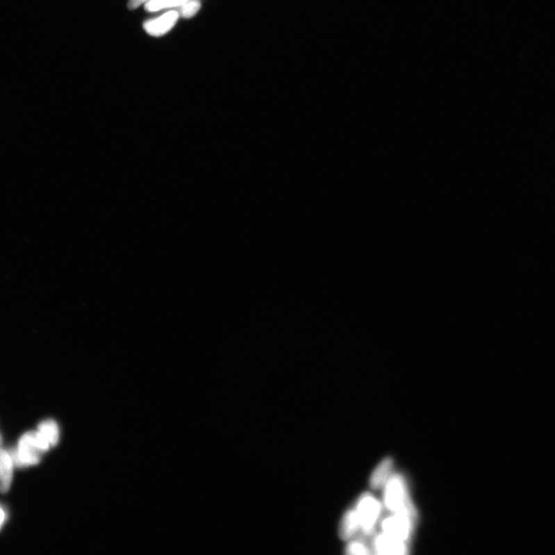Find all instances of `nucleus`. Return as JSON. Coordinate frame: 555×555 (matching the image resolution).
<instances>
[{
    "instance_id": "f257e3e1",
    "label": "nucleus",
    "mask_w": 555,
    "mask_h": 555,
    "mask_svg": "<svg viewBox=\"0 0 555 555\" xmlns=\"http://www.w3.org/2000/svg\"><path fill=\"white\" fill-rule=\"evenodd\" d=\"M51 447L50 442L40 431L26 432L19 438L15 451L12 452L14 463L21 468L38 465L41 454L47 452Z\"/></svg>"
},
{
    "instance_id": "f03ea898",
    "label": "nucleus",
    "mask_w": 555,
    "mask_h": 555,
    "mask_svg": "<svg viewBox=\"0 0 555 555\" xmlns=\"http://www.w3.org/2000/svg\"><path fill=\"white\" fill-rule=\"evenodd\" d=\"M384 487L385 505L392 514L403 515L417 519V513L411 502L403 476L392 475Z\"/></svg>"
},
{
    "instance_id": "7ed1b4c3",
    "label": "nucleus",
    "mask_w": 555,
    "mask_h": 555,
    "mask_svg": "<svg viewBox=\"0 0 555 555\" xmlns=\"http://www.w3.org/2000/svg\"><path fill=\"white\" fill-rule=\"evenodd\" d=\"M359 518L361 530L365 536L374 532L381 511V504L370 494H364L358 500L355 508Z\"/></svg>"
},
{
    "instance_id": "20e7f679",
    "label": "nucleus",
    "mask_w": 555,
    "mask_h": 555,
    "mask_svg": "<svg viewBox=\"0 0 555 555\" xmlns=\"http://www.w3.org/2000/svg\"><path fill=\"white\" fill-rule=\"evenodd\" d=\"M415 522L416 519L409 516L392 514L383 519L382 529L386 535L406 542L411 537Z\"/></svg>"
},
{
    "instance_id": "39448f33",
    "label": "nucleus",
    "mask_w": 555,
    "mask_h": 555,
    "mask_svg": "<svg viewBox=\"0 0 555 555\" xmlns=\"http://www.w3.org/2000/svg\"><path fill=\"white\" fill-rule=\"evenodd\" d=\"M179 16L178 11L167 12L156 19L146 21L144 24V29L151 36H163L176 24Z\"/></svg>"
},
{
    "instance_id": "423d86ee",
    "label": "nucleus",
    "mask_w": 555,
    "mask_h": 555,
    "mask_svg": "<svg viewBox=\"0 0 555 555\" xmlns=\"http://www.w3.org/2000/svg\"><path fill=\"white\" fill-rule=\"evenodd\" d=\"M374 550L379 554H404L408 547L403 540L383 533L375 538Z\"/></svg>"
},
{
    "instance_id": "0eeeda50",
    "label": "nucleus",
    "mask_w": 555,
    "mask_h": 555,
    "mask_svg": "<svg viewBox=\"0 0 555 555\" xmlns=\"http://www.w3.org/2000/svg\"><path fill=\"white\" fill-rule=\"evenodd\" d=\"M14 465L12 454L0 448V492L2 494L8 492L11 488Z\"/></svg>"
},
{
    "instance_id": "6e6552de",
    "label": "nucleus",
    "mask_w": 555,
    "mask_h": 555,
    "mask_svg": "<svg viewBox=\"0 0 555 555\" xmlns=\"http://www.w3.org/2000/svg\"><path fill=\"white\" fill-rule=\"evenodd\" d=\"M393 461L386 458L374 470L370 477V486L372 489H379L386 486L392 476Z\"/></svg>"
},
{
    "instance_id": "1a4fd4ad",
    "label": "nucleus",
    "mask_w": 555,
    "mask_h": 555,
    "mask_svg": "<svg viewBox=\"0 0 555 555\" xmlns=\"http://www.w3.org/2000/svg\"><path fill=\"white\" fill-rule=\"evenodd\" d=\"M361 529L359 518L355 509H349L344 515L340 525V536L343 540L352 538Z\"/></svg>"
},
{
    "instance_id": "9d476101",
    "label": "nucleus",
    "mask_w": 555,
    "mask_h": 555,
    "mask_svg": "<svg viewBox=\"0 0 555 555\" xmlns=\"http://www.w3.org/2000/svg\"><path fill=\"white\" fill-rule=\"evenodd\" d=\"M38 431L44 436V438L50 442L51 447L58 444L60 431L58 424L53 420L42 421L38 425Z\"/></svg>"
},
{
    "instance_id": "9b49d317",
    "label": "nucleus",
    "mask_w": 555,
    "mask_h": 555,
    "mask_svg": "<svg viewBox=\"0 0 555 555\" xmlns=\"http://www.w3.org/2000/svg\"><path fill=\"white\" fill-rule=\"evenodd\" d=\"M188 1L189 0H149L145 3V10L151 13L157 12L172 7L181 6Z\"/></svg>"
},
{
    "instance_id": "f8f14e48",
    "label": "nucleus",
    "mask_w": 555,
    "mask_h": 555,
    "mask_svg": "<svg viewBox=\"0 0 555 555\" xmlns=\"http://www.w3.org/2000/svg\"><path fill=\"white\" fill-rule=\"evenodd\" d=\"M201 8V3L198 1H188L183 5H181L180 7V10L179 12V15L184 18H191L193 17L197 13Z\"/></svg>"
},
{
    "instance_id": "ddd939ff",
    "label": "nucleus",
    "mask_w": 555,
    "mask_h": 555,
    "mask_svg": "<svg viewBox=\"0 0 555 555\" xmlns=\"http://www.w3.org/2000/svg\"><path fill=\"white\" fill-rule=\"evenodd\" d=\"M346 553L350 555L354 554H370L371 551L369 547L360 540H354L349 542L346 547Z\"/></svg>"
},
{
    "instance_id": "4468645a",
    "label": "nucleus",
    "mask_w": 555,
    "mask_h": 555,
    "mask_svg": "<svg viewBox=\"0 0 555 555\" xmlns=\"http://www.w3.org/2000/svg\"><path fill=\"white\" fill-rule=\"evenodd\" d=\"M149 0H129V8L130 10H135L138 8L140 5L149 2Z\"/></svg>"
},
{
    "instance_id": "2eb2a0df",
    "label": "nucleus",
    "mask_w": 555,
    "mask_h": 555,
    "mask_svg": "<svg viewBox=\"0 0 555 555\" xmlns=\"http://www.w3.org/2000/svg\"><path fill=\"white\" fill-rule=\"evenodd\" d=\"M6 518V511L3 507H1V506H0V530H1L3 526L5 524Z\"/></svg>"
},
{
    "instance_id": "dca6fc26",
    "label": "nucleus",
    "mask_w": 555,
    "mask_h": 555,
    "mask_svg": "<svg viewBox=\"0 0 555 555\" xmlns=\"http://www.w3.org/2000/svg\"><path fill=\"white\" fill-rule=\"evenodd\" d=\"M3 442V438L1 433H0V446H1Z\"/></svg>"
}]
</instances>
